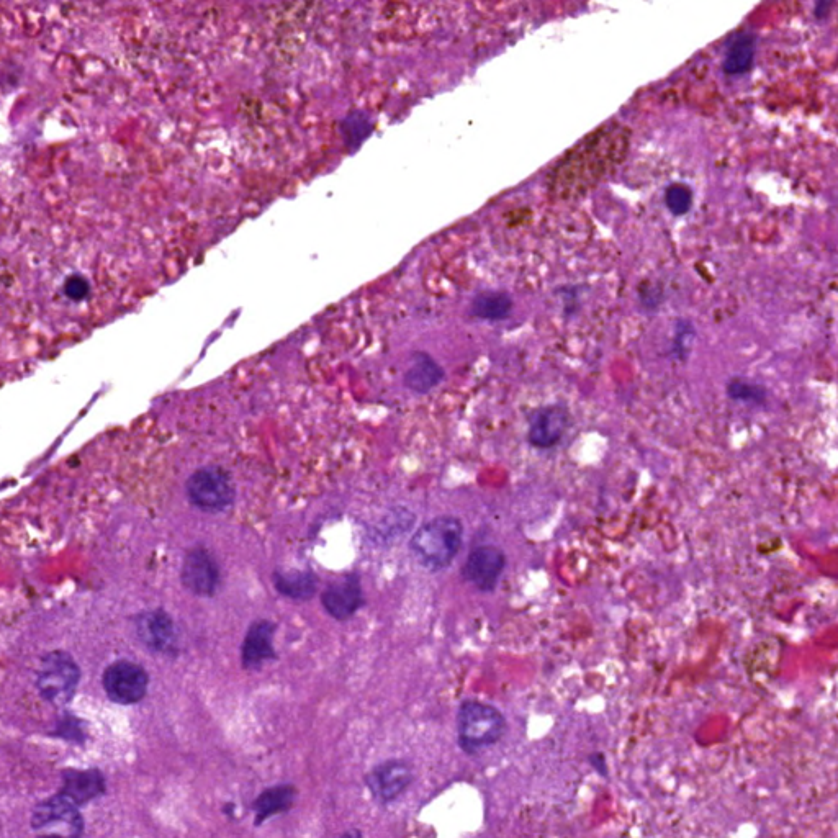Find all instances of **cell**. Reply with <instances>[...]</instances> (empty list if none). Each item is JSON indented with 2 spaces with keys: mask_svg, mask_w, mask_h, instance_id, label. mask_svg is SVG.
<instances>
[{
  "mask_svg": "<svg viewBox=\"0 0 838 838\" xmlns=\"http://www.w3.org/2000/svg\"><path fill=\"white\" fill-rule=\"evenodd\" d=\"M365 781L377 801H395L413 781V770L410 763L388 760L375 766Z\"/></svg>",
  "mask_w": 838,
  "mask_h": 838,
  "instance_id": "ba28073f",
  "label": "cell"
},
{
  "mask_svg": "<svg viewBox=\"0 0 838 838\" xmlns=\"http://www.w3.org/2000/svg\"><path fill=\"white\" fill-rule=\"evenodd\" d=\"M459 744L467 753L496 744L503 737L506 721L503 714L490 704L465 701L457 716Z\"/></svg>",
  "mask_w": 838,
  "mask_h": 838,
  "instance_id": "7a4b0ae2",
  "label": "cell"
},
{
  "mask_svg": "<svg viewBox=\"0 0 838 838\" xmlns=\"http://www.w3.org/2000/svg\"><path fill=\"white\" fill-rule=\"evenodd\" d=\"M755 50H757V43H755V38L752 35L740 33L737 37L732 38L729 48H727L724 64H722L724 71L730 76L747 73L748 69L752 68Z\"/></svg>",
  "mask_w": 838,
  "mask_h": 838,
  "instance_id": "9a60e30c",
  "label": "cell"
},
{
  "mask_svg": "<svg viewBox=\"0 0 838 838\" xmlns=\"http://www.w3.org/2000/svg\"><path fill=\"white\" fill-rule=\"evenodd\" d=\"M79 667L73 657L64 652H51L41 662L38 672V690L50 703L66 704L76 693L79 683Z\"/></svg>",
  "mask_w": 838,
  "mask_h": 838,
  "instance_id": "3957f363",
  "label": "cell"
},
{
  "mask_svg": "<svg viewBox=\"0 0 838 838\" xmlns=\"http://www.w3.org/2000/svg\"><path fill=\"white\" fill-rule=\"evenodd\" d=\"M568 423L570 418L562 406L541 408L532 415L529 442L539 449H549L562 439Z\"/></svg>",
  "mask_w": 838,
  "mask_h": 838,
  "instance_id": "7c38bea8",
  "label": "cell"
},
{
  "mask_svg": "<svg viewBox=\"0 0 838 838\" xmlns=\"http://www.w3.org/2000/svg\"><path fill=\"white\" fill-rule=\"evenodd\" d=\"M182 583L194 595L212 596L220 583L217 560L203 547L190 550L182 565Z\"/></svg>",
  "mask_w": 838,
  "mask_h": 838,
  "instance_id": "52a82bcc",
  "label": "cell"
},
{
  "mask_svg": "<svg viewBox=\"0 0 838 838\" xmlns=\"http://www.w3.org/2000/svg\"><path fill=\"white\" fill-rule=\"evenodd\" d=\"M148 685L145 668L128 660L112 663L104 673L105 693L118 704L140 703L146 696Z\"/></svg>",
  "mask_w": 838,
  "mask_h": 838,
  "instance_id": "8992f818",
  "label": "cell"
},
{
  "mask_svg": "<svg viewBox=\"0 0 838 838\" xmlns=\"http://www.w3.org/2000/svg\"><path fill=\"white\" fill-rule=\"evenodd\" d=\"M321 601L329 616H333L334 619L346 621L351 618L364 603L359 578L356 575H347L343 580L329 585Z\"/></svg>",
  "mask_w": 838,
  "mask_h": 838,
  "instance_id": "30bf717a",
  "label": "cell"
},
{
  "mask_svg": "<svg viewBox=\"0 0 838 838\" xmlns=\"http://www.w3.org/2000/svg\"><path fill=\"white\" fill-rule=\"evenodd\" d=\"M187 495L197 508L210 513L225 511L235 501V487L220 469L199 470L187 482Z\"/></svg>",
  "mask_w": 838,
  "mask_h": 838,
  "instance_id": "5b68a950",
  "label": "cell"
},
{
  "mask_svg": "<svg viewBox=\"0 0 838 838\" xmlns=\"http://www.w3.org/2000/svg\"><path fill=\"white\" fill-rule=\"evenodd\" d=\"M274 585L279 593L293 600H308L315 595L316 578L311 572L275 573Z\"/></svg>",
  "mask_w": 838,
  "mask_h": 838,
  "instance_id": "e0dca14e",
  "label": "cell"
},
{
  "mask_svg": "<svg viewBox=\"0 0 838 838\" xmlns=\"http://www.w3.org/2000/svg\"><path fill=\"white\" fill-rule=\"evenodd\" d=\"M339 838H362V835L359 834V832H354V830H352V832H346V834L341 835Z\"/></svg>",
  "mask_w": 838,
  "mask_h": 838,
  "instance_id": "7402d4cb",
  "label": "cell"
},
{
  "mask_svg": "<svg viewBox=\"0 0 838 838\" xmlns=\"http://www.w3.org/2000/svg\"><path fill=\"white\" fill-rule=\"evenodd\" d=\"M295 799V788L290 784H280L275 788L267 789L254 802L256 809V824L261 825L264 820L271 819L275 814L289 811Z\"/></svg>",
  "mask_w": 838,
  "mask_h": 838,
  "instance_id": "2e32d148",
  "label": "cell"
},
{
  "mask_svg": "<svg viewBox=\"0 0 838 838\" xmlns=\"http://www.w3.org/2000/svg\"><path fill=\"white\" fill-rule=\"evenodd\" d=\"M104 778L99 771H69L64 775V798L82 804L104 793Z\"/></svg>",
  "mask_w": 838,
  "mask_h": 838,
  "instance_id": "5bb4252c",
  "label": "cell"
},
{
  "mask_svg": "<svg viewBox=\"0 0 838 838\" xmlns=\"http://www.w3.org/2000/svg\"><path fill=\"white\" fill-rule=\"evenodd\" d=\"M32 825L37 838H81L82 835V817L76 804L64 796L38 804Z\"/></svg>",
  "mask_w": 838,
  "mask_h": 838,
  "instance_id": "277c9868",
  "label": "cell"
},
{
  "mask_svg": "<svg viewBox=\"0 0 838 838\" xmlns=\"http://www.w3.org/2000/svg\"><path fill=\"white\" fill-rule=\"evenodd\" d=\"M665 203L673 215H686L693 205V194L686 185H670L665 192Z\"/></svg>",
  "mask_w": 838,
  "mask_h": 838,
  "instance_id": "ac0fdd59",
  "label": "cell"
},
{
  "mask_svg": "<svg viewBox=\"0 0 838 838\" xmlns=\"http://www.w3.org/2000/svg\"><path fill=\"white\" fill-rule=\"evenodd\" d=\"M729 395L735 400H760L762 398V390L757 387V385H752V383L747 382H739V380H735V382L730 383L729 385Z\"/></svg>",
  "mask_w": 838,
  "mask_h": 838,
  "instance_id": "44dd1931",
  "label": "cell"
},
{
  "mask_svg": "<svg viewBox=\"0 0 838 838\" xmlns=\"http://www.w3.org/2000/svg\"><path fill=\"white\" fill-rule=\"evenodd\" d=\"M511 310V300L506 295H488L478 302V315L485 318H505Z\"/></svg>",
  "mask_w": 838,
  "mask_h": 838,
  "instance_id": "ffe728a7",
  "label": "cell"
},
{
  "mask_svg": "<svg viewBox=\"0 0 838 838\" xmlns=\"http://www.w3.org/2000/svg\"><path fill=\"white\" fill-rule=\"evenodd\" d=\"M462 539L464 528L459 519L441 516L424 524L416 532L411 541V549L424 565L441 570L456 559L462 547Z\"/></svg>",
  "mask_w": 838,
  "mask_h": 838,
  "instance_id": "6da1fadb",
  "label": "cell"
},
{
  "mask_svg": "<svg viewBox=\"0 0 838 838\" xmlns=\"http://www.w3.org/2000/svg\"><path fill=\"white\" fill-rule=\"evenodd\" d=\"M506 557L495 546H482L472 550L464 565V577L478 590L492 591L505 570Z\"/></svg>",
  "mask_w": 838,
  "mask_h": 838,
  "instance_id": "9c48e42d",
  "label": "cell"
},
{
  "mask_svg": "<svg viewBox=\"0 0 838 838\" xmlns=\"http://www.w3.org/2000/svg\"><path fill=\"white\" fill-rule=\"evenodd\" d=\"M136 632L143 644L161 654H169L176 649L177 632L171 616L164 611H149L141 614L136 621Z\"/></svg>",
  "mask_w": 838,
  "mask_h": 838,
  "instance_id": "8fae6325",
  "label": "cell"
},
{
  "mask_svg": "<svg viewBox=\"0 0 838 838\" xmlns=\"http://www.w3.org/2000/svg\"><path fill=\"white\" fill-rule=\"evenodd\" d=\"M441 372H439L438 367L433 365V367H428V365H419L416 367L415 370H411L410 374H408V385L413 390H418V392H426L429 388L434 387L436 383L439 382V377H441Z\"/></svg>",
  "mask_w": 838,
  "mask_h": 838,
  "instance_id": "d6986e66",
  "label": "cell"
},
{
  "mask_svg": "<svg viewBox=\"0 0 838 838\" xmlns=\"http://www.w3.org/2000/svg\"><path fill=\"white\" fill-rule=\"evenodd\" d=\"M275 626L271 621H257L244 637L241 658L246 668H259L274 658Z\"/></svg>",
  "mask_w": 838,
  "mask_h": 838,
  "instance_id": "4fadbf2b",
  "label": "cell"
}]
</instances>
